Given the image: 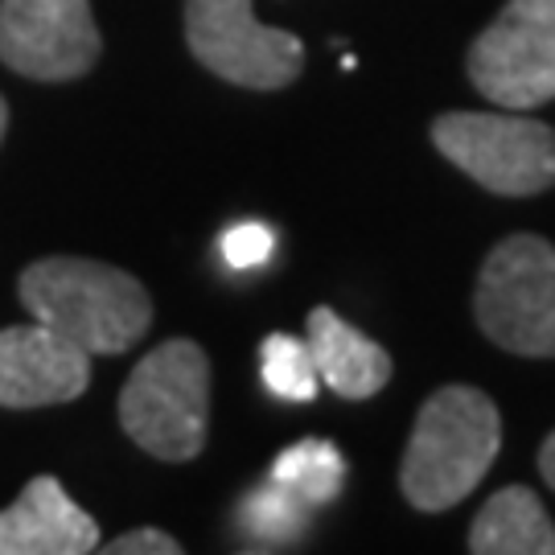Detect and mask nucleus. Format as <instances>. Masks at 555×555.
I'll list each match as a JSON object with an SVG mask.
<instances>
[{"mask_svg": "<svg viewBox=\"0 0 555 555\" xmlns=\"http://www.w3.org/2000/svg\"><path fill=\"white\" fill-rule=\"evenodd\" d=\"M29 318L50 325L87 354H124L153 325V297L124 268L79 256H50L29 263L17 280Z\"/></svg>", "mask_w": 555, "mask_h": 555, "instance_id": "f257e3e1", "label": "nucleus"}, {"mask_svg": "<svg viewBox=\"0 0 555 555\" xmlns=\"http://www.w3.org/2000/svg\"><path fill=\"white\" fill-rule=\"evenodd\" d=\"M502 449L494 399L469 383H449L424 399L412 440L399 461V490L424 511L440 515L474 494Z\"/></svg>", "mask_w": 555, "mask_h": 555, "instance_id": "f03ea898", "label": "nucleus"}, {"mask_svg": "<svg viewBox=\"0 0 555 555\" xmlns=\"http://www.w3.org/2000/svg\"><path fill=\"white\" fill-rule=\"evenodd\" d=\"M128 440L157 461H194L210 424V358L190 337H169L137 362L119 391Z\"/></svg>", "mask_w": 555, "mask_h": 555, "instance_id": "7ed1b4c3", "label": "nucleus"}, {"mask_svg": "<svg viewBox=\"0 0 555 555\" xmlns=\"http://www.w3.org/2000/svg\"><path fill=\"white\" fill-rule=\"evenodd\" d=\"M477 330L522 358H555V247L543 235H506L481 263Z\"/></svg>", "mask_w": 555, "mask_h": 555, "instance_id": "20e7f679", "label": "nucleus"}, {"mask_svg": "<svg viewBox=\"0 0 555 555\" xmlns=\"http://www.w3.org/2000/svg\"><path fill=\"white\" fill-rule=\"evenodd\" d=\"M433 144L465 178L502 198H531L555 185V128L511 112H444Z\"/></svg>", "mask_w": 555, "mask_h": 555, "instance_id": "39448f33", "label": "nucleus"}, {"mask_svg": "<svg viewBox=\"0 0 555 555\" xmlns=\"http://www.w3.org/2000/svg\"><path fill=\"white\" fill-rule=\"evenodd\" d=\"M469 82L494 107L531 112L555 100V0H506L469 46Z\"/></svg>", "mask_w": 555, "mask_h": 555, "instance_id": "423d86ee", "label": "nucleus"}, {"mask_svg": "<svg viewBox=\"0 0 555 555\" xmlns=\"http://www.w3.org/2000/svg\"><path fill=\"white\" fill-rule=\"evenodd\" d=\"M185 46L219 79L280 91L305 70V41L259 25L251 0H185Z\"/></svg>", "mask_w": 555, "mask_h": 555, "instance_id": "0eeeda50", "label": "nucleus"}, {"mask_svg": "<svg viewBox=\"0 0 555 555\" xmlns=\"http://www.w3.org/2000/svg\"><path fill=\"white\" fill-rule=\"evenodd\" d=\"M100 50L91 0H0V62L25 79H82Z\"/></svg>", "mask_w": 555, "mask_h": 555, "instance_id": "6e6552de", "label": "nucleus"}, {"mask_svg": "<svg viewBox=\"0 0 555 555\" xmlns=\"http://www.w3.org/2000/svg\"><path fill=\"white\" fill-rule=\"evenodd\" d=\"M91 387V354L54 334L50 325L0 330V408H50L70 403Z\"/></svg>", "mask_w": 555, "mask_h": 555, "instance_id": "1a4fd4ad", "label": "nucleus"}, {"mask_svg": "<svg viewBox=\"0 0 555 555\" xmlns=\"http://www.w3.org/2000/svg\"><path fill=\"white\" fill-rule=\"evenodd\" d=\"M100 552V522L62 490L59 477H34L13 506L0 511V555Z\"/></svg>", "mask_w": 555, "mask_h": 555, "instance_id": "9d476101", "label": "nucleus"}, {"mask_svg": "<svg viewBox=\"0 0 555 555\" xmlns=\"http://www.w3.org/2000/svg\"><path fill=\"white\" fill-rule=\"evenodd\" d=\"M305 341L318 362V378L341 399H371L391 383V354L358 334L350 321H341L334 309H309Z\"/></svg>", "mask_w": 555, "mask_h": 555, "instance_id": "9b49d317", "label": "nucleus"}, {"mask_svg": "<svg viewBox=\"0 0 555 555\" xmlns=\"http://www.w3.org/2000/svg\"><path fill=\"white\" fill-rule=\"evenodd\" d=\"M474 555H555V522L527 486H502L469 522Z\"/></svg>", "mask_w": 555, "mask_h": 555, "instance_id": "f8f14e48", "label": "nucleus"}, {"mask_svg": "<svg viewBox=\"0 0 555 555\" xmlns=\"http://www.w3.org/2000/svg\"><path fill=\"white\" fill-rule=\"evenodd\" d=\"M272 481L284 494H293L305 511L330 506L341 486H346V456L337 453L334 440H297L293 449H284L272 465Z\"/></svg>", "mask_w": 555, "mask_h": 555, "instance_id": "ddd939ff", "label": "nucleus"}, {"mask_svg": "<svg viewBox=\"0 0 555 555\" xmlns=\"http://www.w3.org/2000/svg\"><path fill=\"white\" fill-rule=\"evenodd\" d=\"M259 375L263 387L284 403H313L318 399V362L305 337L268 334L259 346Z\"/></svg>", "mask_w": 555, "mask_h": 555, "instance_id": "4468645a", "label": "nucleus"}, {"mask_svg": "<svg viewBox=\"0 0 555 555\" xmlns=\"http://www.w3.org/2000/svg\"><path fill=\"white\" fill-rule=\"evenodd\" d=\"M305 515L309 511L293 494H284L272 477L238 506V522H243L247 539H256V547H288L305 531Z\"/></svg>", "mask_w": 555, "mask_h": 555, "instance_id": "2eb2a0df", "label": "nucleus"}, {"mask_svg": "<svg viewBox=\"0 0 555 555\" xmlns=\"http://www.w3.org/2000/svg\"><path fill=\"white\" fill-rule=\"evenodd\" d=\"M219 247H222V259H227L235 272H251V268H263V263H268L272 247H276V235H272V227H263V222L243 219L222 231Z\"/></svg>", "mask_w": 555, "mask_h": 555, "instance_id": "dca6fc26", "label": "nucleus"}, {"mask_svg": "<svg viewBox=\"0 0 555 555\" xmlns=\"http://www.w3.org/2000/svg\"><path fill=\"white\" fill-rule=\"evenodd\" d=\"M107 555H181V543L165 531H153V527H140V531H124L112 543H100Z\"/></svg>", "mask_w": 555, "mask_h": 555, "instance_id": "f3484780", "label": "nucleus"}, {"mask_svg": "<svg viewBox=\"0 0 555 555\" xmlns=\"http://www.w3.org/2000/svg\"><path fill=\"white\" fill-rule=\"evenodd\" d=\"M539 474H543V481L555 490V433L543 440V449H539Z\"/></svg>", "mask_w": 555, "mask_h": 555, "instance_id": "a211bd4d", "label": "nucleus"}, {"mask_svg": "<svg viewBox=\"0 0 555 555\" xmlns=\"http://www.w3.org/2000/svg\"><path fill=\"white\" fill-rule=\"evenodd\" d=\"M4 132H9V103L0 95V140H4Z\"/></svg>", "mask_w": 555, "mask_h": 555, "instance_id": "6ab92c4d", "label": "nucleus"}]
</instances>
